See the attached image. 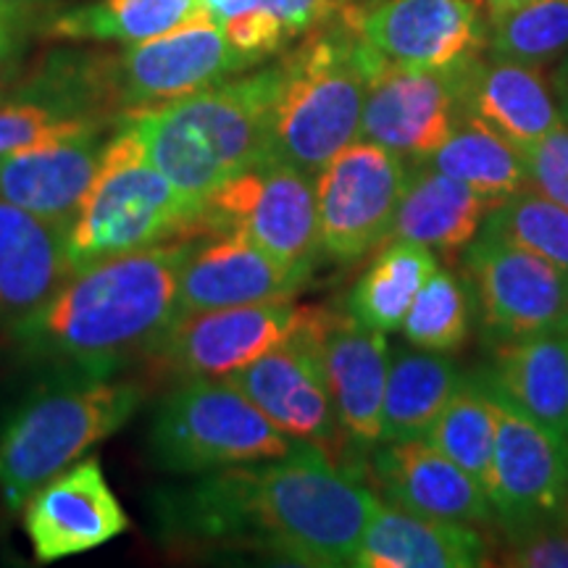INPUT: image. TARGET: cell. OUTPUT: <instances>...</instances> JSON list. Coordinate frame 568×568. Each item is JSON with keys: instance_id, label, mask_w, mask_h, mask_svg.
Returning a JSON list of instances; mask_svg holds the SVG:
<instances>
[{"instance_id": "cell-32", "label": "cell", "mask_w": 568, "mask_h": 568, "mask_svg": "<svg viewBox=\"0 0 568 568\" xmlns=\"http://www.w3.org/2000/svg\"><path fill=\"white\" fill-rule=\"evenodd\" d=\"M471 308L466 284L450 268H435L403 318V335L422 351L456 353L471 332Z\"/></svg>"}, {"instance_id": "cell-12", "label": "cell", "mask_w": 568, "mask_h": 568, "mask_svg": "<svg viewBox=\"0 0 568 568\" xmlns=\"http://www.w3.org/2000/svg\"><path fill=\"white\" fill-rule=\"evenodd\" d=\"M464 264L489 345L568 326V276L550 261L481 232Z\"/></svg>"}, {"instance_id": "cell-30", "label": "cell", "mask_w": 568, "mask_h": 568, "mask_svg": "<svg viewBox=\"0 0 568 568\" xmlns=\"http://www.w3.org/2000/svg\"><path fill=\"white\" fill-rule=\"evenodd\" d=\"M424 163L493 201H503L527 187V172L518 148L468 113H460L450 138L435 153L426 155Z\"/></svg>"}, {"instance_id": "cell-15", "label": "cell", "mask_w": 568, "mask_h": 568, "mask_svg": "<svg viewBox=\"0 0 568 568\" xmlns=\"http://www.w3.org/2000/svg\"><path fill=\"white\" fill-rule=\"evenodd\" d=\"M464 67L414 69L382 63L368 82L358 140L387 148L416 163L437 151L456 130Z\"/></svg>"}, {"instance_id": "cell-17", "label": "cell", "mask_w": 568, "mask_h": 568, "mask_svg": "<svg viewBox=\"0 0 568 568\" xmlns=\"http://www.w3.org/2000/svg\"><path fill=\"white\" fill-rule=\"evenodd\" d=\"M130 529L98 458L63 468L24 503V531L40 564L80 556Z\"/></svg>"}, {"instance_id": "cell-39", "label": "cell", "mask_w": 568, "mask_h": 568, "mask_svg": "<svg viewBox=\"0 0 568 568\" xmlns=\"http://www.w3.org/2000/svg\"><path fill=\"white\" fill-rule=\"evenodd\" d=\"M258 6L282 21L290 40L305 38L311 30L339 13L337 0H258Z\"/></svg>"}, {"instance_id": "cell-3", "label": "cell", "mask_w": 568, "mask_h": 568, "mask_svg": "<svg viewBox=\"0 0 568 568\" xmlns=\"http://www.w3.org/2000/svg\"><path fill=\"white\" fill-rule=\"evenodd\" d=\"M280 67L116 116L159 172L197 209L264 159ZM203 222V219H201Z\"/></svg>"}, {"instance_id": "cell-25", "label": "cell", "mask_w": 568, "mask_h": 568, "mask_svg": "<svg viewBox=\"0 0 568 568\" xmlns=\"http://www.w3.org/2000/svg\"><path fill=\"white\" fill-rule=\"evenodd\" d=\"M489 347L487 387L568 439V326Z\"/></svg>"}, {"instance_id": "cell-18", "label": "cell", "mask_w": 568, "mask_h": 568, "mask_svg": "<svg viewBox=\"0 0 568 568\" xmlns=\"http://www.w3.org/2000/svg\"><path fill=\"white\" fill-rule=\"evenodd\" d=\"M308 326L345 437L355 445H379L389 374L385 335L329 308H311Z\"/></svg>"}, {"instance_id": "cell-38", "label": "cell", "mask_w": 568, "mask_h": 568, "mask_svg": "<svg viewBox=\"0 0 568 568\" xmlns=\"http://www.w3.org/2000/svg\"><path fill=\"white\" fill-rule=\"evenodd\" d=\"M222 30L226 34V40H230V45L243 55L251 67L272 59V55H276L282 48H287L290 42H293L282 21L276 19L272 11L261 9V6L226 19Z\"/></svg>"}, {"instance_id": "cell-40", "label": "cell", "mask_w": 568, "mask_h": 568, "mask_svg": "<svg viewBox=\"0 0 568 568\" xmlns=\"http://www.w3.org/2000/svg\"><path fill=\"white\" fill-rule=\"evenodd\" d=\"M27 27H30V21H24L9 6L0 3V51H6V48H21V38H24Z\"/></svg>"}, {"instance_id": "cell-36", "label": "cell", "mask_w": 568, "mask_h": 568, "mask_svg": "<svg viewBox=\"0 0 568 568\" xmlns=\"http://www.w3.org/2000/svg\"><path fill=\"white\" fill-rule=\"evenodd\" d=\"M503 535L506 548L500 552V566L568 568V514L503 529Z\"/></svg>"}, {"instance_id": "cell-5", "label": "cell", "mask_w": 568, "mask_h": 568, "mask_svg": "<svg viewBox=\"0 0 568 568\" xmlns=\"http://www.w3.org/2000/svg\"><path fill=\"white\" fill-rule=\"evenodd\" d=\"M142 387L119 374L55 368L0 426V500L24 508L34 489L138 414Z\"/></svg>"}, {"instance_id": "cell-37", "label": "cell", "mask_w": 568, "mask_h": 568, "mask_svg": "<svg viewBox=\"0 0 568 568\" xmlns=\"http://www.w3.org/2000/svg\"><path fill=\"white\" fill-rule=\"evenodd\" d=\"M521 161L527 187L568 209V119L542 134L535 145L524 148Z\"/></svg>"}, {"instance_id": "cell-24", "label": "cell", "mask_w": 568, "mask_h": 568, "mask_svg": "<svg viewBox=\"0 0 568 568\" xmlns=\"http://www.w3.org/2000/svg\"><path fill=\"white\" fill-rule=\"evenodd\" d=\"M67 234L0 197V322L32 314L69 280Z\"/></svg>"}, {"instance_id": "cell-31", "label": "cell", "mask_w": 568, "mask_h": 568, "mask_svg": "<svg viewBox=\"0 0 568 568\" xmlns=\"http://www.w3.org/2000/svg\"><path fill=\"white\" fill-rule=\"evenodd\" d=\"M422 439L487 489L495 456V403L487 382L481 376H460L456 393Z\"/></svg>"}, {"instance_id": "cell-10", "label": "cell", "mask_w": 568, "mask_h": 568, "mask_svg": "<svg viewBox=\"0 0 568 568\" xmlns=\"http://www.w3.org/2000/svg\"><path fill=\"white\" fill-rule=\"evenodd\" d=\"M308 305L272 301L176 314L148 353L153 372L174 379H226L301 329Z\"/></svg>"}, {"instance_id": "cell-4", "label": "cell", "mask_w": 568, "mask_h": 568, "mask_svg": "<svg viewBox=\"0 0 568 568\" xmlns=\"http://www.w3.org/2000/svg\"><path fill=\"white\" fill-rule=\"evenodd\" d=\"M382 63L385 59L345 11L305 34L276 61L280 82L261 161L287 163L314 176L322 172L358 138L368 82Z\"/></svg>"}, {"instance_id": "cell-11", "label": "cell", "mask_w": 568, "mask_h": 568, "mask_svg": "<svg viewBox=\"0 0 568 568\" xmlns=\"http://www.w3.org/2000/svg\"><path fill=\"white\" fill-rule=\"evenodd\" d=\"M408 174L410 161L374 142L358 140L343 148L316 174L322 253L347 264L382 243Z\"/></svg>"}, {"instance_id": "cell-1", "label": "cell", "mask_w": 568, "mask_h": 568, "mask_svg": "<svg viewBox=\"0 0 568 568\" xmlns=\"http://www.w3.org/2000/svg\"><path fill=\"white\" fill-rule=\"evenodd\" d=\"M379 506L372 489L316 445L282 458L205 471L159 489L153 521L184 550H247L293 566H353Z\"/></svg>"}, {"instance_id": "cell-34", "label": "cell", "mask_w": 568, "mask_h": 568, "mask_svg": "<svg viewBox=\"0 0 568 568\" xmlns=\"http://www.w3.org/2000/svg\"><path fill=\"white\" fill-rule=\"evenodd\" d=\"M489 53L524 63H542L568 51V0H531L489 21Z\"/></svg>"}, {"instance_id": "cell-16", "label": "cell", "mask_w": 568, "mask_h": 568, "mask_svg": "<svg viewBox=\"0 0 568 568\" xmlns=\"http://www.w3.org/2000/svg\"><path fill=\"white\" fill-rule=\"evenodd\" d=\"M343 11L361 38L397 67H460L481 55L489 42L477 0H379L364 11Z\"/></svg>"}, {"instance_id": "cell-19", "label": "cell", "mask_w": 568, "mask_h": 568, "mask_svg": "<svg viewBox=\"0 0 568 568\" xmlns=\"http://www.w3.org/2000/svg\"><path fill=\"white\" fill-rule=\"evenodd\" d=\"M311 274L287 268L240 234H201L184 253L176 314L293 301Z\"/></svg>"}, {"instance_id": "cell-22", "label": "cell", "mask_w": 568, "mask_h": 568, "mask_svg": "<svg viewBox=\"0 0 568 568\" xmlns=\"http://www.w3.org/2000/svg\"><path fill=\"white\" fill-rule=\"evenodd\" d=\"M460 105L524 151L564 122V111L537 63L477 55L460 77Z\"/></svg>"}, {"instance_id": "cell-20", "label": "cell", "mask_w": 568, "mask_h": 568, "mask_svg": "<svg viewBox=\"0 0 568 568\" xmlns=\"http://www.w3.org/2000/svg\"><path fill=\"white\" fill-rule=\"evenodd\" d=\"M105 124L0 159V197L69 232L98 180Z\"/></svg>"}, {"instance_id": "cell-27", "label": "cell", "mask_w": 568, "mask_h": 568, "mask_svg": "<svg viewBox=\"0 0 568 568\" xmlns=\"http://www.w3.org/2000/svg\"><path fill=\"white\" fill-rule=\"evenodd\" d=\"M458 385V366L445 353L397 351L389 358L379 443L422 439Z\"/></svg>"}, {"instance_id": "cell-33", "label": "cell", "mask_w": 568, "mask_h": 568, "mask_svg": "<svg viewBox=\"0 0 568 568\" xmlns=\"http://www.w3.org/2000/svg\"><path fill=\"white\" fill-rule=\"evenodd\" d=\"M481 230L527 247L568 276V209L564 205L524 187L497 201Z\"/></svg>"}, {"instance_id": "cell-44", "label": "cell", "mask_w": 568, "mask_h": 568, "mask_svg": "<svg viewBox=\"0 0 568 568\" xmlns=\"http://www.w3.org/2000/svg\"><path fill=\"white\" fill-rule=\"evenodd\" d=\"M0 3L9 6V9L13 13H19V17L24 21H32L42 9H48L53 0H0Z\"/></svg>"}, {"instance_id": "cell-2", "label": "cell", "mask_w": 568, "mask_h": 568, "mask_svg": "<svg viewBox=\"0 0 568 568\" xmlns=\"http://www.w3.org/2000/svg\"><path fill=\"white\" fill-rule=\"evenodd\" d=\"M187 245H153L71 274L11 324L13 345L32 361L88 374H119L138 355L148 358L176 316Z\"/></svg>"}, {"instance_id": "cell-14", "label": "cell", "mask_w": 568, "mask_h": 568, "mask_svg": "<svg viewBox=\"0 0 568 568\" xmlns=\"http://www.w3.org/2000/svg\"><path fill=\"white\" fill-rule=\"evenodd\" d=\"M493 403L495 456L487 495L503 529L568 514V439L497 393Z\"/></svg>"}, {"instance_id": "cell-26", "label": "cell", "mask_w": 568, "mask_h": 568, "mask_svg": "<svg viewBox=\"0 0 568 568\" xmlns=\"http://www.w3.org/2000/svg\"><path fill=\"white\" fill-rule=\"evenodd\" d=\"M495 203L429 163L416 161L410 163L408 184L397 203L387 240H406L456 255L471 245Z\"/></svg>"}, {"instance_id": "cell-23", "label": "cell", "mask_w": 568, "mask_h": 568, "mask_svg": "<svg viewBox=\"0 0 568 568\" xmlns=\"http://www.w3.org/2000/svg\"><path fill=\"white\" fill-rule=\"evenodd\" d=\"M493 545L477 524L416 516L379 503L353 566L361 568H474L489 566Z\"/></svg>"}, {"instance_id": "cell-8", "label": "cell", "mask_w": 568, "mask_h": 568, "mask_svg": "<svg viewBox=\"0 0 568 568\" xmlns=\"http://www.w3.org/2000/svg\"><path fill=\"white\" fill-rule=\"evenodd\" d=\"M201 234H240L287 268L311 274L322 253L314 174L253 163L209 197Z\"/></svg>"}, {"instance_id": "cell-41", "label": "cell", "mask_w": 568, "mask_h": 568, "mask_svg": "<svg viewBox=\"0 0 568 568\" xmlns=\"http://www.w3.org/2000/svg\"><path fill=\"white\" fill-rule=\"evenodd\" d=\"M201 6L213 21L224 24L226 19L255 9V6H258V0H201Z\"/></svg>"}, {"instance_id": "cell-13", "label": "cell", "mask_w": 568, "mask_h": 568, "mask_svg": "<svg viewBox=\"0 0 568 568\" xmlns=\"http://www.w3.org/2000/svg\"><path fill=\"white\" fill-rule=\"evenodd\" d=\"M308 322L311 305L295 335L226 376V382L251 397L276 429L297 443L316 445L335 460L343 450L345 432L326 387Z\"/></svg>"}, {"instance_id": "cell-29", "label": "cell", "mask_w": 568, "mask_h": 568, "mask_svg": "<svg viewBox=\"0 0 568 568\" xmlns=\"http://www.w3.org/2000/svg\"><path fill=\"white\" fill-rule=\"evenodd\" d=\"M435 268L437 258L432 247L389 240V245L382 247L374 264L353 287L347 297V314L382 335L403 329L410 303Z\"/></svg>"}, {"instance_id": "cell-9", "label": "cell", "mask_w": 568, "mask_h": 568, "mask_svg": "<svg viewBox=\"0 0 568 568\" xmlns=\"http://www.w3.org/2000/svg\"><path fill=\"white\" fill-rule=\"evenodd\" d=\"M103 95L113 122L126 111L193 95L251 69L209 13L161 38L119 53H98Z\"/></svg>"}, {"instance_id": "cell-35", "label": "cell", "mask_w": 568, "mask_h": 568, "mask_svg": "<svg viewBox=\"0 0 568 568\" xmlns=\"http://www.w3.org/2000/svg\"><path fill=\"white\" fill-rule=\"evenodd\" d=\"M109 124L103 119H84L59 109V105L34 101V98H0V159L27 151V148L48 145L90 126Z\"/></svg>"}, {"instance_id": "cell-21", "label": "cell", "mask_w": 568, "mask_h": 568, "mask_svg": "<svg viewBox=\"0 0 568 568\" xmlns=\"http://www.w3.org/2000/svg\"><path fill=\"white\" fill-rule=\"evenodd\" d=\"M372 477L389 506L408 514L464 524L495 518L487 489L424 439L379 443L372 456Z\"/></svg>"}, {"instance_id": "cell-7", "label": "cell", "mask_w": 568, "mask_h": 568, "mask_svg": "<svg viewBox=\"0 0 568 568\" xmlns=\"http://www.w3.org/2000/svg\"><path fill=\"white\" fill-rule=\"evenodd\" d=\"M301 445L226 379H184L155 408L148 458L169 474L282 458Z\"/></svg>"}, {"instance_id": "cell-6", "label": "cell", "mask_w": 568, "mask_h": 568, "mask_svg": "<svg viewBox=\"0 0 568 568\" xmlns=\"http://www.w3.org/2000/svg\"><path fill=\"white\" fill-rule=\"evenodd\" d=\"M203 211L153 166L140 140L113 122L103 163L67 234L71 274L145 251L201 237Z\"/></svg>"}, {"instance_id": "cell-28", "label": "cell", "mask_w": 568, "mask_h": 568, "mask_svg": "<svg viewBox=\"0 0 568 568\" xmlns=\"http://www.w3.org/2000/svg\"><path fill=\"white\" fill-rule=\"evenodd\" d=\"M205 17L201 0H92L42 24L51 40L145 42Z\"/></svg>"}, {"instance_id": "cell-42", "label": "cell", "mask_w": 568, "mask_h": 568, "mask_svg": "<svg viewBox=\"0 0 568 568\" xmlns=\"http://www.w3.org/2000/svg\"><path fill=\"white\" fill-rule=\"evenodd\" d=\"M19 71H21V48H6V51H0V98L17 84Z\"/></svg>"}, {"instance_id": "cell-43", "label": "cell", "mask_w": 568, "mask_h": 568, "mask_svg": "<svg viewBox=\"0 0 568 568\" xmlns=\"http://www.w3.org/2000/svg\"><path fill=\"white\" fill-rule=\"evenodd\" d=\"M477 3H479V9L485 11V19L489 24V21L506 17V13L521 9V6L531 3V0H477Z\"/></svg>"}]
</instances>
